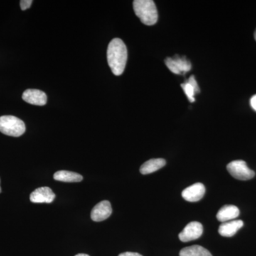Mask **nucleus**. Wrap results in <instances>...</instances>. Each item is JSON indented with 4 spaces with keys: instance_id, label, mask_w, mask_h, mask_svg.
I'll return each instance as SVG.
<instances>
[{
    "instance_id": "f257e3e1",
    "label": "nucleus",
    "mask_w": 256,
    "mask_h": 256,
    "mask_svg": "<svg viewBox=\"0 0 256 256\" xmlns=\"http://www.w3.org/2000/svg\"><path fill=\"white\" fill-rule=\"evenodd\" d=\"M108 63L116 76H120L126 68L128 60V50L120 38H114L109 44L107 50Z\"/></svg>"
},
{
    "instance_id": "f03ea898",
    "label": "nucleus",
    "mask_w": 256,
    "mask_h": 256,
    "mask_svg": "<svg viewBox=\"0 0 256 256\" xmlns=\"http://www.w3.org/2000/svg\"><path fill=\"white\" fill-rule=\"evenodd\" d=\"M133 9L136 16L146 26L156 24L158 20L156 5L152 0H134Z\"/></svg>"
},
{
    "instance_id": "7ed1b4c3",
    "label": "nucleus",
    "mask_w": 256,
    "mask_h": 256,
    "mask_svg": "<svg viewBox=\"0 0 256 256\" xmlns=\"http://www.w3.org/2000/svg\"><path fill=\"white\" fill-rule=\"evenodd\" d=\"M26 131V126L22 120L12 116L0 117V132L12 137H20Z\"/></svg>"
},
{
    "instance_id": "20e7f679",
    "label": "nucleus",
    "mask_w": 256,
    "mask_h": 256,
    "mask_svg": "<svg viewBox=\"0 0 256 256\" xmlns=\"http://www.w3.org/2000/svg\"><path fill=\"white\" fill-rule=\"evenodd\" d=\"M227 170L233 178L236 180H249L255 176V172L248 168L244 160H235L227 165Z\"/></svg>"
},
{
    "instance_id": "39448f33",
    "label": "nucleus",
    "mask_w": 256,
    "mask_h": 256,
    "mask_svg": "<svg viewBox=\"0 0 256 256\" xmlns=\"http://www.w3.org/2000/svg\"><path fill=\"white\" fill-rule=\"evenodd\" d=\"M164 62L170 72L178 75L188 73L192 69L191 62L178 55H175L174 58H166Z\"/></svg>"
},
{
    "instance_id": "423d86ee",
    "label": "nucleus",
    "mask_w": 256,
    "mask_h": 256,
    "mask_svg": "<svg viewBox=\"0 0 256 256\" xmlns=\"http://www.w3.org/2000/svg\"><path fill=\"white\" fill-rule=\"evenodd\" d=\"M203 226L198 222H192L188 224L178 234L180 240L182 242H188L196 240L201 237L203 234Z\"/></svg>"
},
{
    "instance_id": "0eeeda50",
    "label": "nucleus",
    "mask_w": 256,
    "mask_h": 256,
    "mask_svg": "<svg viewBox=\"0 0 256 256\" xmlns=\"http://www.w3.org/2000/svg\"><path fill=\"white\" fill-rule=\"evenodd\" d=\"M112 212V206H111L110 202L108 201L100 202L92 208L90 217L94 222H102L110 217Z\"/></svg>"
},
{
    "instance_id": "6e6552de",
    "label": "nucleus",
    "mask_w": 256,
    "mask_h": 256,
    "mask_svg": "<svg viewBox=\"0 0 256 256\" xmlns=\"http://www.w3.org/2000/svg\"><path fill=\"white\" fill-rule=\"evenodd\" d=\"M206 192L204 185L202 183H196L185 188L182 193V196L186 201L196 202L203 198Z\"/></svg>"
},
{
    "instance_id": "1a4fd4ad",
    "label": "nucleus",
    "mask_w": 256,
    "mask_h": 256,
    "mask_svg": "<svg viewBox=\"0 0 256 256\" xmlns=\"http://www.w3.org/2000/svg\"><path fill=\"white\" fill-rule=\"evenodd\" d=\"M55 198V194L47 186L36 188L30 195V201L32 203L50 204L54 202Z\"/></svg>"
},
{
    "instance_id": "9d476101",
    "label": "nucleus",
    "mask_w": 256,
    "mask_h": 256,
    "mask_svg": "<svg viewBox=\"0 0 256 256\" xmlns=\"http://www.w3.org/2000/svg\"><path fill=\"white\" fill-rule=\"evenodd\" d=\"M22 99L32 105L43 106L46 105L47 97L44 92L37 89H28L22 94Z\"/></svg>"
},
{
    "instance_id": "9b49d317",
    "label": "nucleus",
    "mask_w": 256,
    "mask_h": 256,
    "mask_svg": "<svg viewBox=\"0 0 256 256\" xmlns=\"http://www.w3.org/2000/svg\"><path fill=\"white\" fill-rule=\"evenodd\" d=\"M244 222L242 220H232L222 223L218 228V233L224 237H232L242 228Z\"/></svg>"
},
{
    "instance_id": "f8f14e48",
    "label": "nucleus",
    "mask_w": 256,
    "mask_h": 256,
    "mask_svg": "<svg viewBox=\"0 0 256 256\" xmlns=\"http://www.w3.org/2000/svg\"><path fill=\"white\" fill-rule=\"evenodd\" d=\"M239 214H240V210L238 207L234 205H225L218 210L216 218L220 222L224 223V222L235 220Z\"/></svg>"
},
{
    "instance_id": "ddd939ff",
    "label": "nucleus",
    "mask_w": 256,
    "mask_h": 256,
    "mask_svg": "<svg viewBox=\"0 0 256 256\" xmlns=\"http://www.w3.org/2000/svg\"><path fill=\"white\" fill-rule=\"evenodd\" d=\"M166 164V161L165 160L162 159V158H158V159H151L146 162L140 166L141 174L146 175L151 174V173L154 172L162 168L163 166Z\"/></svg>"
},
{
    "instance_id": "4468645a",
    "label": "nucleus",
    "mask_w": 256,
    "mask_h": 256,
    "mask_svg": "<svg viewBox=\"0 0 256 256\" xmlns=\"http://www.w3.org/2000/svg\"><path fill=\"white\" fill-rule=\"evenodd\" d=\"M181 86L190 102H195L194 95L200 92V89L194 76H191L188 82L182 84Z\"/></svg>"
},
{
    "instance_id": "2eb2a0df",
    "label": "nucleus",
    "mask_w": 256,
    "mask_h": 256,
    "mask_svg": "<svg viewBox=\"0 0 256 256\" xmlns=\"http://www.w3.org/2000/svg\"><path fill=\"white\" fill-rule=\"evenodd\" d=\"M54 178L56 181L64 182H79L82 180V175L78 173L69 171L56 172L54 175Z\"/></svg>"
},
{
    "instance_id": "dca6fc26",
    "label": "nucleus",
    "mask_w": 256,
    "mask_h": 256,
    "mask_svg": "<svg viewBox=\"0 0 256 256\" xmlns=\"http://www.w3.org/2000/svg\"><path fill=\"white\" fill-rule=\"evenodd\" d=\"M180 256H212L210 252L200 246H192L182 249Z\"/></svg>"
},
{
    "instance_id": "f3484780",
    "label": "nucleus",
    "mask_w": 256,
    "mask_h": 256,
    "mask_svg": "<svg viewBox=\"0 0 256 256\" xmlns=\"http://www.w3.org/2000/svg\"><path fill=\"white\" fill-rule=\"evenodd\" d=\"M33 3V1L32 0H22L20 1V6H21L22 10H26L31 6V5Z\"/></svg>"
},
{
    "instance_id": "a211bd4d",
    "label": "nucleus",
    "mask_w": 256,
    "mask_h": 256,
    "mask_svg": "<svg viewBox=\"0 0 256 256\" xmlns=\"http://www.w3.org/2000/svg\"><path fill=\"white\" fill-rule=\"evenodd\" d=\"M118 256H142L140 254H138V252H122V254H120Z\"/></svg>"
},
{
    "instance_id": "6ab92c4d",
    "label": "nucleus",
    "mask_w": 256,
    "mask_h": 256,
    "mask_svg": "<svg viewBox=\"0 0 256 256\" xmlns=\"http://www.w3.org/2000/svg\"><path fill=\"white\" fill-rule=\"evenodd\" d=\"M250 106L256 111V95L252 96L250 99Z\"/></svg>"
},
{
    "instance_id": "aec40b11",
    "label": "nucleus",
    "mask_w": 256,
    "mask_h": 256,
    "mask_svg": "<svg viewBox=\"0 0 256 256\" xmlns=\"http://www.w3.org/2000/svg\"><path fill=\"white\" fill-rule=\"evenodd\" d=\"M75 256H89L87 255V254H77V255Z\"/></svg>"
},
{
    "instance_id": "412c9836",
    "label": "nucleus",
    "mask_w": 256,
    "mask_h": 256,
    "mask_svg": "<svg viewBox=\"0 0 256 256\" xmlns=\"http://www.w3.org/2000/svg\"><path fill=\"white\" fill-rule=\"evenodd\" d=\"M254 38H255V40L256 41V30L255 33H254Z\"/></svg>"
},
{
    "instance_id": "4be33fe9",
    "label": "nucleus",
    "mask_w": 256,
    "mask_h": 256,
    "mask_svg": "<svg viewBox=\"0 0 256 256\" xmlns=\"http://www.w3.org/2000/svg\"><path fill=\"white\" fill-rule=\"evenodd\" d=\"M2 192V188H1V186H0V193H1Z\"/></svg>"
}]
</instances>
